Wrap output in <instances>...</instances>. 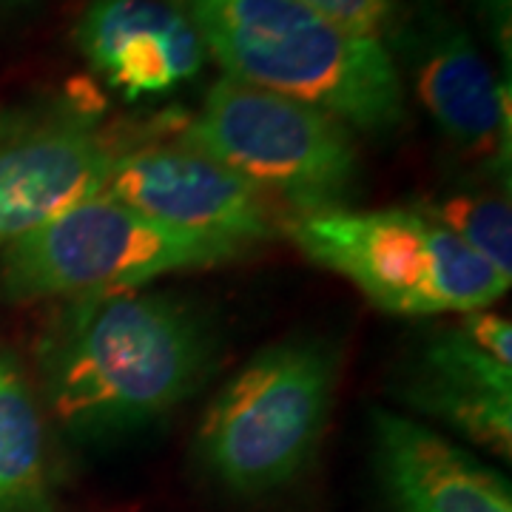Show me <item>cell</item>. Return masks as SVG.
I'll return each instance as SVG.
<instances>
[{"label":"cell","instance_id":"cell-8","mask_svg":"<svg viewBox=\"0 0 512 512\" xmlns=\"http://www.w3.org/2000/svg\"><path fill=\"white\" fill-rule=\"evenodd\" d=\"M393 43L410 63V80L424 111L453 146L495 174L510 168V80H498L456 20L433 0L404 6Z\"/></svg>","mask_w":512,"mask_h":512},{"label":"cell","instance_id":"cell-10","mask_svg":"<svg viewBox=\"0 0 512 512\" xmlns=\"http://www.w3.org/2000/svg\"><path fill=\"white\" fill-rule=\"evenodd\" d=\"M74 46L123 100L174 94L205 66V43L177 0H89Z\"/></svg>","mask_w":512,"mask_h":512},{"label":"cell","instance_id":"cell-9","mask_svg":"<svg viewBox=\"0 0 512 512\" xmlns=\"http://www.w3.org/2000/svg\"><path fill=\"white\" fill-rule=\"evenodd\" d=\"M103 197L171 228L254 248L282 234L285 217L268 194L183 143H146L123 154Z\"/></svg>","mask_w":512,"mask_h":512},{"label":"cell","instance_id":"cell-17","mask_svg":"<svg viewBox=\"0 0 512 512\" xmlns=\"http://www.w3.org/2000/svg\"><path fill=\"white\" fill-rule=\"evenodd\" d=\"M487 12V18L495 29L504 26V32H510V0H478Z\"/></svg>","mask_w":512,"mask_h":512},{"label":"cell","instance_id":"cell-12","mask_svg":"<svg viewBox=\"0 0 512 512\" xmlns=\"http://www.w3.org/2000/svg\"><path fill=\"white\" fill-rule=\"evenodd\" d=\"M404 399L498 456L512 453V367L478 348L461 325L433 330L413 353Z\"/></svg>","mask_w":512,"mask_h":512},{"label":"cell","instance_id":"cell-6","mask_svg":"<svg viewBox=\"0 0 512 512\" xmlns=\"http://www.w3.org/2000/svg\"><path fill=\"white\" fill-rule=\"evenodd\" d=\"M245 254L237 242L171 228L100 194L0 248V299L32 305L134 291L157 276L217 268Z\"/></svg>","mask_w":512,"mask_h":512},{"label":"cell","instance_id":"cell-16","mask_svg":"<svg viewBox=\"0 0 512 512\" xmlns=\"http://www.w3.org/2000/svg\"><path fill=\"white\" fill-rule=\"evenodd\" d=\"M461 328L470 333V339L476 342L478 348H484L490 356H495L498 362H512V328L510 319L495 316L490 311H473L461 313Z\"/></svg>","mask_w":512,"mask_h":512},{"label":"cell","instance_id":"cell-11","mask_svg":"<svg viewBox=\"0 0 512 512\" xmlns=\"http://www.w3.org/2000/svg\"><path fill=\"white\" fill-rule=\"evenodd\" d=\"M373 458L390 512H512L507 478L416 419L376 410Z\"/></svg>","mask_w":512,"mask_h":512},{"label":"cell","instance_id":"cell-18","mask_svg":"<svg viewBox=\"0 0 512 512\" xmlns=\"http://www.w3.org/2000/svg\"><path fill=\"white\" fill-rule=\"evenodd\" d=\"M32 3H37V0H0V12H20Z\"/></svg>","mask_w":512,"mask_h":512},{"label":"cell","instance_id":"cell-3","mask_svg":"<svg viewBox=\"0 0 512 512\" xmlns=\"http://www.w3.org/2000/svg\"><path fill=\"white\" fill-rule=\"evenodd\" d=\"M282 231L311 262L348 279L393 316L487 311L510 291V276L424 208L291 214Z\"/></svg>","mask_w":512,"mask_h":512},{"label":"cell","instance_id":"cell-7","mask_svg":"<svg viewBox=\"0 0 512 512\" xmlns=\"http://www.w3.org/2000/svg\"><path fill=\"white\" fill-rule=\"evenodd\" d=\"M154 143L106 117L89 83L0 109V248L106 191L117 160Z\"/></svg>","mask_w":512,"mask_h":512},{"label":"cell","instance_id":"cell-15","mask_svg":"<svg viewBox=\"0 0 512 512\" xmlns=\"http://www.w3.org/2000/svg\"><path fill=\"white\" fill-rule=\"evenodd\" d=\"M316 15L350 35L382 40L399 18L402 0H302Z\"/></svg>","mask_w":512,"mask_h":512},{"label":"cell","instance_id":"cell-14","mask_svg":"<svg viewBox=\"0 0 512 512\" xmlns=\"http://www.w3.org/2000/svg\"><path fill=\"white\" fill-rule=\"evenodd\" d=\"M421 208L447 225L495 271L512 274V211L507 197L501 200L484 191H461L447 194L444 200H430Z\"/></svg>","mask_w":512,"mask_h":512},{"label":"cell","instance_id":"cell-5","mask_svg":"<svg viewBox=\"0 0 512 512\" xmlns=\"http://www.w3.org/2000/svg\"><path fill=\"white\" fill-rule=\"evenodd\" d=\"M231 168L293 214L350 208L362 180L353 128L328 111L220 77L180 140Z\"/></svg>","mask_w":512,"mask_h":512},{"label":"cell","instance_id":"cell-2","mask_svg":"<svg viewBox=\"0 0 512 512\" xmlns=\"http://www.w3.org/2000/svg\"><path fill=\"white\" fill-rule=\"evenodd\" d=\"M225 77L390 134L407 117L404 80L382 40L350 35L302 0H177Z\"/></svg>","mask_w":512,"mask_h":512},{"label":"cell","instance_id":"cell-4","mask_svg":"<svg viewBox=\"0 0 512 512\" xmlns=\"http://www.w3.org/2000/svg\"><path fill=\"white\" fill-rule=\"evenodd\" d=\"M336 376V350L316 336L256 353L202 416L197 458L205 476L239 498L291 487L325 436Z\"/></svg>","mask_w":512,"mask_h":512},{"label":"cell","instance_id":"cell-1","mask_svg":"<svg viewBox=\"0 0 512 512\" xmlns=\"http://www.w3.org/2000/svg\"><path fill=\"white\" fill-rule=\"evenodd\" d=\"M220 339L180 293L63 299L35 342L43 402L80 441L140 433L188 402L217 367Z\"/></svg>","mask_w":512,"mask_h":512},{"label":"cell","instance_id":"cell-13","mask_svg":"<svg viewBox=\"0 0 512 512\" xmlns=\"http://www.w3.org/2000/svg\"><path fill=\"white\" fill-rule=\"evenodd\" d=\"M0 512H57L35 384L9 348H0Z\"/></svg>","mask_w":512,"mask_h":512}]
</instances>
